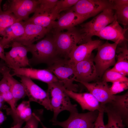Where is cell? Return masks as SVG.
I'll return each mask as SVG.
<instances>
[{"label": "cell", "mask_w": 128, "mask_h": 128, "mask_svg": "<svg viewBox=\"0 0 128 128\" xmlns=\"http://www.w3.org/2000/svg\"><path fill=\"white\" fill-rule=\"evenodd\" d=\"M47 85V91L54 114L51 121L56 120L58 114L64 110L68 111L70 113L78 112L77 105L71 103L62 82L58 81Z\"/></svg>", "instance_id": "6da1fadb"}, {"label": "cell", "mask_w": 128, "mask_h": 128, "mask_svg": "<svg viewBox=\"0 0 128 128\" xmlns=\"http://www.w3.org/2000/svg\"><path fill=\"white\" fill-rule=\"evenodd\" d=\"M25 46L28 52L32 55V58L29 59L30 66L31 64L41 63L46 64L49 66L60 58L58 55L52 38L46 37L35 44Z\"/></svg>", "instance_id": "7a4b0ae2"}, {"label": "cell", "mask_w": 128, "mask_h": 128, "mask_svg": "<svg viewBox=\"0 0 128 128\" xmlns=\"http://www.w3.org/2000/svg\"><path fill=\"white\" fill-rule=\"evenodd\" d=\"M52 38L58 55L62 58L69 59L73 49L78 44L84 43L82 34L75 27L66 32L54 33Z\"/></svg>", "instance_id": "3957f363"}, {"label": "cell", "mask_w": 128, "mask_h": 128, "mask_svg": "<svg viewBox=\"0 0 128 128\" xmlns=\"http://www.w3.org/2000/svg\"><path fill=\"white\" fill-rule=\"evenodd\" d=\"M115 18L114 11L111 5L91 20L81 25L79 31L83 36L84 43L92 40L93 36H95L102 29L112 23Z\"/></svg>", "instance_id": "277c9868"}, {"label": "cell", "mask_w": 128, "mask_h": 128, "mask_svg": "<svg viewBox=\"0 0 128 128\" xmlns=\"http://www.w3.org/2000/svg\"><path fill=\"white\" fill-rule=\"evenodd\" d=\"M74 65L69 59L60 58L49 65L47 69L62 83L66 89L77 92L78 87L73 83L75 79Z\"/></svg>", "instance_id": "5b68a950"}, {"label": "cell", "mask_w": 128, "mask_h": 128, "mask_svg": "<svg viewBox=\"0 0 128 128\" xmlns=\"http://www.w3.org/2000/svg\"><path fill=\"white\" fill-rule=\"evenodd\" d=\"M118 44L110 43L107 41L97 48L94 62L98 77H102L108 68L115 64L116 51Z\"/></svg>", "instance_id": "8992f818"}, {"label": "cell", "mask_w": 128, "mask_h": 128, "mask_svg": "<svg viewBox=\"0 0 128 128\" xmlns=\"http://www.w3.org/2000/svg\"><path fill=\"white\" fill-rule=\"evenodd\" d=\"M99 112V111L96 110L85 113H70L68 119L65 121L51 122L53 125L63 128H92Z\"/></svg>", "instance_id": "52a82bcc"}, {"label": "cell", "mask_w": 128, "mask_h": 128, "mask_svg": "<svg viewBox=\"0 0 128 128\" xmlns=\"http://www.w3.org/2000/svg\"><path fill=\"white\" fill-rule=\"evenodd\" d=\"M38 4V0H7L3 5V10L12 13L20 21H25L34 12Z\"/></svg>", "instance_id": "ba28073f"}, {"label": "cell", "mask_w": 128, "mask_h": 128, "mask_svg": "<svg viewBox=\"0 0 128 128\" xmlns=\"http://www.w3.org/2000/svg\"><path fill=\"white\" fill-rule=\"evenodd\" d=\"M24 86L28 101H33L42 105L47 110L52 111L47 92L35 83L32 79L23 76H17Z\"/></svg>", "instance_id": "9c48e42d"}, {"label": "cell", "mask_w": 128, "mask_h": 128, "mask_svg": "<svg viewBox=\"0 0 128 128\" xmlns=\"http://www.w3.org/2000/svg\"><path fill=\"white\" fill-rule=\"evenodd\" d=\"M11 50L5 52V62L9 68L13 69L30 66L26 46L16 41L12 43Z\"/></svg>", "instance_id": "30bf717a"}, {"label": "cell", "mask_w": 128, "mask_h": 128, "mask_svg": "<svg viewBox=\"0 0 128 128\" xmlns=\"http://www.w3.org/2000/svg\"><path fill=\"white\" fill-rule=\"evenodd\" d=\"M111 5L109 0H79L70 9L79 15L88 19L96 15Z\"/></svg>", "instance_id": "8fae6325"}, {"label": "cell", "mask_w": 128, "mask_h": 128, "mask_svg": "<svg viewBox=\"0 0 128 128\" xmlns=\"http://www.w3.org/2000/svg\"><path fill=\"white\" fill-rule=\"evenodd\" d=\"M94 57L92 54L88 58L74 65V81L90 83L98 78L94 62Z\"/></svg>", "instance_id": "7c38bea8"}, {"label": "cell", "mask_w": 128, "mask_h": 128, "mask_svg": "<svg viewBox=\"0 0 128 128\" xmlns=\"http://www.w3.org/2000/svg\"><path fill=\"white\" fill-rule=\"evenodd\" d=\"M79 82L83 85L104 107L114 99L115 95L111 93L107 82L102 80L93 83Z\"/></svg>", "instance_id": "4fadbf2b"}, {"label": "cell", "mask_w": 128, "mask_h": 128, "mask_svg": "<svg viewBox=\"0 0 128 128\" xmlns=\"http://www.w3.org/2000/svg\"><path fill=\"white\" fill-rule=\"evenodd\" d=\"M24 31L21 36L14 41L27 46L43 38L50 30L39 26L23 22Z\"/></svg>", "instance_id": "5bb4252c"}, {"label": "cell", "mask_w": 128, "mask_h": 128, "mask_svg": "<svg viewBox=\"0 0 128 128\" xmlns=\"http://www.w3.org/2000/svg\"><path fill=\"white\" fill-rule=\"evenodd\" d=\"M13 76H23L31 79L38 80L47 84L59 81L57 78L49 70L38 69L26 67L12 69Z\"/></svg>", "instance_id": "9a60e30c"}, {"label": "cell", "mask_w": 128, "mask_h": 128, "mask_svg": "<svg viewBox=\"0 0 128 128\" xmlns=\"http://www.w3.org/2000/svg\"><path fill=\"white\" fill-rule=\"evenodd\" d=\"M68 10L66 13L60 15L58 20L55 22L51 29H53L54 33L73 29L76 26L88 19L78 14L70 9Z\"/></svg>", "instance_id": "2e32d148"}, {"label": "cell", "mask_w": 128, "mask_h": 128, "mask_svg": "<svg viewBox=\"0 0 128 128\" xmlns=\"http://www.w3.org/2000/svg\"><path fill=\"white\" fill-rule=\"evenodd\" d=\"M127 30L123 28L115 18L112 23L102 29L95 36L100 39L110 41L119 44L127 40L125 34Z\"/></svg>", "instance_id": "e0dca14e"}, {"label": "cell", "mask_w": 128, "mask_h": 128, "mask_svg": "<svg viewBox=\"0 0 128 128\" xmlns=\"http://www.w3.org/2000/svg\"><path fill=\"white\" fill-rule=\"evenodd\" d=\"M103 43L101 40H91L79 45L73 49L69 57L70 61L74 65L90 56L94 50Z\"/></svg>", "instance_id": "ac0fdd59"}, {"label": "cell", "mask_w": 128, "mask_h": 128, "mask_svg": "<svg viewBox=\"0 0 128 128\" xmlns=\"http://www.w3.org/2000/svg\"><path fill=\"white\" fill-rule=\"evenodd\" d=\"M66 93L70 97L77 101L83 110H87L90 111L104 110V108L96 98L90 93H77L65 89Z\"/></svg>", "instance_id": "d6986e66"}, {"label": "cell", "mask_w": 128, "mask_h": 128, "mask_svg": "<svg viewBox=\"0 0 128 128\" xmlns=\"http://www.w3.org/2000/svg\"><path fill=\"white\" fill-rule=\"evenodd\" d=\"M60 15L54 8L50 12L35 10L32 16L24 22L39 26L50 30L55 20Z\"/></svg>", "instance_id": "ffe728a7"}, {"label": "cell", "mask_w": 128, "mask_h": 128, "mask_svg": "<svg viewBox=\"0 0 128 128\" xmlns=\"http://www.w3.org/2000/svg\"><path fill=\"white\" fill-rule=\"evenodd\" d=\"M24 28L23 22L17 21L6 28L2 33L0 43L4 49L11 46L12 43L24 34Z\"/></svg>", "instance_id": "44dd1931"}, {"label": "cell", "mask_w": 128, "mask_h": 128, "mask_svg": "<svg viewBox=\"0 0 128 128\" xmlns=\"http://www.w3.org/2000/svg\"><path fill=\"white\" fill-rule=\"evenodd\" d=\"M9 68L5 67L0 73L7 80L10 85V91L14 98L15 105L18 101L27 96L24 86L22 83L14 78L10 73Z\"/></svg>", "instance_id": "7402d4cb"}, {"label": "cell", "mask_w": 128, "mask_h": 128, "mask_svg": "<svg viewBox=\"0 0 128 128\" xmlns=\"http://www.w3.org/2000/svg\"><path fill=\"white\" fill-rule=\"evenodd\" d=\"M121 117L127 122L128 117V92L120 95H115L114 99L105 105Z\"/></svg>", "instance_id": "603a6c76"}, {"label": "cell", "mask_w": 128, "mask_h": 128, "mask_svg": "<svg viewBox=\"0 0 128 128\" xmlns=\"http://www.w3.org/2000/svg\"><path fill=\"white\" fill-rule=\"evenodd\" d=\"M30 102L28 101H23L16 107L14 111H12L10 108L6 110L7 114L12 117L14 125L19 122H26L30 118L32 113Z\"/></svg>", "instance_id": "cb8c5ba5"}, {"label": "cell", "mask_w": 128, "mask_h": 128, "mask_svg": "<svg viewBox=\"0 0 128 128\" xmlns=\"http://www.w3.org/2000/svg\"><path fill=\"white\" fill-rule=\"evenodd\" d=\"M115 58L117 62L111 69L126 76L128 75V50L124 44L117 46L116 51Z\"/></svg>", "instance_id": "d4e9b609"}, {"label": "cell", "mask_w": 128, "mask_h": 128, "mask_svg": "<svg viewBox=\"0 0 128 128\" xmlns=\"http://www.w3.org/2000/svg\"><path fill=\"white\" fill-rule=\"evenodd\" d=\"M117 21L125 27L128 24V0H110Z\"/></svg>", "instance_id": "484cf974"}, {"label": "cell", "mask_w": 128, "mask_h": 128, "mask_svg": "<svg viewBox=\"0 0 128 128\" xmlns=\"http://www.w3.org/2000/svg\"><path fill=\"white\" fill-rule=\"evenodd\" d=\"M104 110L108 117L107 123L105 125L106 128H125L120 116L107 107H104Z\"/></svg>", "instance_id": "4316f807"}, {"label": "cell", "mask_w": 128, "mask_h": 128, "mask_svg": "<svg viewBox=\"0 0 128 128\" xmlns=\"http://www.w3.org/2000/svg\"><path fill=\"white\" fill-rule=\"evenodd\" d=\"M20 21L12 13L2 10L0 7V36L6 28Z\"/></svg>", "instance_id": "83f0119b"}, {"label": "cell", "mask_w": 128, "mask_h": 128, "mask_svg": "<svg viewBox=\"0 0 128 128\" xmlns=\"http://www.w3.org/2000/svg\"><path fill=\"white\" fill-rule=\"evenodd\" d=\"M102 77V80L106 82H128V78L126 76L111 69L106 70Z\"/></svg>", "instance_id": "f1b7e54d"}, {"label": "cell", "mask_w": 128, "mask_h": 128, "mask_svg": "<svg viewBox=\"0 0 128 128\" xmlns=\"http://www.w3.org/2000/svg\"><path fill=\"white\" fill-rule=\"evenodd\" d=\"M58 0H38L36 10L41 12H50L52 11Z\"/></svg>", "instance_id": "f546056e"}, {"label": "cell", "mask_w": 128, "mask_h": 128, "mask_svg": "<svg viewBox=\"0 0 128 128\" xmlns=\"http://www.w3.org/2000/svg\"><path fill=\"white\" fill-rule=\"evenodd\" d=\"M78 0H58L54 9L59 14L62 11L69 9L74 6Z\"/></svg>", "instance_id": "4dcf8cb0"}, {"label": "cell", "mask_w": 128, "mask_h": 128, "mask_svg": "<svg viewBox=\"0 0 128 128\" xmlns=\"http://www.w3.org/2000/svg\"><path fill=\"white\" fill-rule=\"evenodd\" d=\"M128 85V82H117L113 83L109 89L111 93L115 95L127 89Z\"/></svg>", "instance_id": "1f68e13d"}, {"label": "cell", "mask_w": 128, "mask_h": 128, "mask_svg": "<svg viewBox=\"0 0 128 128\" xmlns=\"http://www.w3.org/2000/svg\"><path fill=\"white\" fill-rule=\"evenodd\" d=\"M32 113L30 118L26 122L23 128H38V124L41 121L38 114Z\"/></svg>", "instance_id": "d6a6232c"}, {"label": "cell", "mask_w": 128, "mask_h": 128, "mask_svg": "<svg viewBox=\"0 0 128 128\" xmlns=\"http://www.w3.org/2000/svg\"><path fill=\"white\" fill-rule=\"evenodd\" d=\"M3 96L5 102H6L10 106L11 110L15 111L16 109L14 98L10 91L1 94Z\"/></svg>", "instance_id": "836d02e7"}, {"label": "cell", "mask_w": 128, "mask_h": 128, "mask_svg": "<svg viewBox=\"0 0 128 128\" xmlns=\"http://www.w3.org/2000/svg\"><path fill=\"white\" fill-rule=\"evenodd\" d=\"M104 112V110L99 111L98 116L92 128H106L103 120Z\"/></svg>", "instance_id": "e575fe53"}, {"label": "cell", "mask_w": 128, "mask_h": 128, "mask_svg": "<svg viewBox=\"0 0 128 128\" xmlns=\"http://www.w3.org/2000/svg\"><path fill=\"white\" fill-rule=\"evenodd\" d=\"M2 77L0 81V93L1 94L10 91V87L7 80L5 77Z\"/></svg>", "instance_id": "d590c367"}, {"label": "cell", "mask_w": 128, "mask_h": 128, "mask_svg": "<svg viewBox=\"0 0 128 128\" xmlns=\"http://www.w3.org/2000/svg\"><path fill=\"white\" fill-rule=\"evenodd\" d=\"M5 101L2 95L0 93V110L6 109L8 108L7 105H5Z\"/></svg>", "instance_id": "8d00e7d4"}, {"label": "cell", "mask_w": 128, "mask_h": 128, "mask_svg": "<svg viewBox=\"0 0 128 128\" xmlns=\"http://www.w3.org/2000/svg\"><path fill=\"white\" fill-rule=\"evenodd\" d=\"M0 58L5 62V59L4 48L0 43Z\"/></svg>", "instance_id": "74e56055"}, {"label": "cell", "mask_w": 128, "mask_h": 128, "mask_svg": "<svg viewBox=\"0 0 128 128\" xmlns=\"http://www.w3.org/2000/svg\"><path fill=\"white\" fill-rule=\"evenodd\" d=\"M6 118L1 110H0V125L6 119Z\"/></svg>", "instance_id": "f35d334b"}, {"label": "cell", "mask_w": 128, "mask_h": 128, "mask_svg": "<svg viewBox=\"0 0 128 128\" xmlns=\"http://www.w3.org/2000/svg\"><path fill=\"white\" fill-rule=\"evenodd\" d=\"M7 66L4 61L2 60L0 61V72Z\"/></svg>", "instance_id": "ab89813d"}, {"label": "cell", "mask_w": 128, "mask_h": 128, "mask_svg": "<svg viewBox=\"0 0 128 128\" xmlns=\"http://www.w3.org/2000/svg\"><path fill=\"white\" fill-rule=\"evenodd\" d=\"M23 123L22 122H19L16 124L14 125V126L10 128H21V127Z\"/></svg>", "instance_id": "60d3db41"}, {"label": "cell", "mask_w": 128, "mask_h": 128, "mask_svg": "<svg viewBox=\"0 0 128 128\" xmlns=\"http://www.w3.org/2000/svg\"><path fill=\"white\" fill-rule=\"evenodd\" d=\"M42 126V128H47L43 124V123L41 122V121H40V122Z\"/></svg>", "instance_id": "b9f144b4"}, {"label": "cell", "mask_w": 128, "mask_h": 128, "mask_svg": "<svg viewBox=\"0 0 128 128\" xmlns=\"http://www.w3.org/2000/svg\"><path fill=\"white\" fill-rule=\"evenodd\" d=\"M2 77V76L1 74L0 73V79Z\"/></svg>", "instance_id": "7bdbcfd3"}, {"label": "cell", "mask_w": 128, "mask_h": 128, "mask_svg": "<svg viewBox=\"0 0 128 128\" xmlns=\"http://www.w3.org/2000/svg\"><path fill=\"white\" fill-rule=\"evenodd\" d=\"M2 1V0H0V5Z\"/></svg>", "instance_id": "ee69618b"}, {"label": "cell", "mask_w": 128, "mask_h": 128, "mask_svg": "<svg viewBox=\"0 0 128 128\" xmlns=\"http://www.w3.org/2000/svg\"></svg>", "instance_id": "f6af8a7d"}]
</instances>
